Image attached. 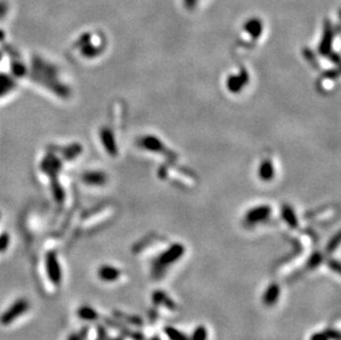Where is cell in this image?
I'll return each mask as SVG.
<instances>
[{
	"label": "cell",
	"instance_id": "8",
	"mask_svg": "<svg viewBox=\"0 0 341 340\" xmlns=\"http://www.w3.org/2000/svg\"><path fill=\"white\" fill-rule=\"evenodd\" d=\"M269 215V210L266 208H259L255 210H252L249 212L246 219L250 223H258L259 221H263L264 219L268 218Z\"/></svg>",
	"mask_w": 341,
	"mask_h": 340
},
{
	"label": "cell",
	"instance_id": "13",
	"mask_svg": "<svg viewBox=\"0 0 341 340\" xmlns=\"http://www.w3.org/2000/svg\"><path fill=\"white\" fill-rule=\"evenodd\" d=\"M9 244V238L7 234L0 235V252H4Z\"/></svg>",
	"mask_w": 341,
	"mask_h": 340
},
{
	"label": "cell",
	"instance_id": "6",
	"mask_svg": "<svg viewBox=\"0 0 341 340\" xmlns=\"http://www.w3.org/2000/svg\"><path fill=\"white\" fill-rule=\"evenodd\" d=\"M152 300L157 305H162L169 309H176V304L174 303V300H171L170 297L161 290H155L154 294H152Z\"/></svg>",
	"mask_w": 341,
	"mask_h": 340
},
{
	"label": "cell",
	"instance_id": "11",
	"mask_svg": "<svg viewBox=\"0 0 341 340\" xmlns=\"http://www.w3.org/2000/svg\"><path fill=\"white\" fill-rule=\"evenodd\" d=\"M191 340H207V329L205 326H198L192 334Z\"/></svg>",
	"mask_w": 341,
	"mask_h": 340
},
{
	"label": "cell",
	"instance_id": "14",
	"mask_svg": "<svg viewBox=\"0 0 341 340\" xmlns=\"http://www.w3.org/2000/svg\"><path fill=\"white\" fill-rule=\"evenodd\" d=\"M330 338L326 333H316L310 337V340H329Z\"/></svg>",
	"mask_w": 341,
	"mask_h": 340
},
{
	"label": "cell",
	"instance_id": "2",
	"mask_svg": "<svg viewBox=\"0 0 341 340\" xmlns=\"http://www.w3.org/2000/svg\"><path fill=\"white\" fill-rule=\"evenodd\" d=\"M46 271L49 279L56 286H60L62 282V269L54 252H49L46 258Z\"/></svg>",
	"mask_w": 341,
	"mask_h": 340
},
{
	"label": "cell",
	"instance_id": "10",
	"mask_svg": "<svg viewBox=\"0 0 341 340\" xmlns=\"http://www.w3.org/2000/svg\"><path fill=\"white\" fill-rule=\"evenodd\" d=\"M164 332L167 335V337L169 338V340H188L184 333H181L180 330H178L174 327L168 326L164 329Z\"/></svg>",
	"mask_w": 341,
	"mask_h": 340
},
{
	"label": "cell",
	"instance_id": "3",
	"mask_svg": "<svg viewBox=\"0 0 341 340\" xmlns=\"http://www.w3.org/2000/svg\"><path fill=\"white\" fill-rule=\"evenodd\" d=\"M185 253V246L179 243L171 245L170 248H168L165 252H162L158 259V265L160 268H165V266H169L172 263H176L182 255Z\"/></svg>",
	"mask_w": 341,
	"mask_h": 340
},
{
	"label": "cell",
	"instance_id": "1",
	"mask_svg": "<svg viewBox=\"0 0 341 340\" xmlns=\"http://www.w3.org/2000/svg\"><path fill=\"white\" fill-rule=\"evenodd\" d=\"M29 307H30V304H29L28 299L20 298L16 300V302H14L11 306L0 316V324L3 325V326L12 324L14 320H17L21 315L26 314Z\"/></svg>",
	"mask_w": 341,
	"mask_h": 340
},
{
	"label": "cell",
	"instance_id": "16",
	"mask_svg": "<svg viewBox=\"0 0 341 340\" xmlns=\"http://www.w3.org/2000/svg\"><path fill=\"white\" fill-rule=\"evenodd\" d=\"M197 1L198 0H185V4H186L187 8L192 9L197 4Z\"/></svg>",
	"mask_w": 341,
	"mask_h": 340
},
{
	"label": "cell",
	"instance_id": "7",
	"mask_svg": "<svg viewBox=\"0 0 341 340\" xmlns=\"http://www.w3.org/2000/svg\"><path fill=\"white\" fill-rule=\"evenodd\" d=\"M77 316L86 322H95L98 319V313L91 306H82L77 309Z\"/></svg>",
	"mask_w": 341,
	"mask_h": 340
},
{
	"label": "cell",
	"instance_id": "17",
	"mask_svg": "<svg viewBox=\"0 0 341 340\" xmlns=\"http://www.w3.org/2000/svg\"><path fill=\"white\" fill-rule=\"evenodd\" d=\"M68 340H83V337L81 335H77V334H72L68 336Z\"/></svg>",
	"mask_w": 341,
	"mask_h": 340
},
{
	"label": "cell",
	"instance_id": "4",
	"mask_svg": "<svg viewBox=\"0 0 341 340\" xmlns=\"http://www.w3.org/2000/svg\"><path fill=\"white\" fill-rule=\"evenodd\" d=\"M280 286L277 283H272L270 284L268 288L265 289V292L263 294V297H262V302L268 307L274 306L275 304H277L278 299L280 297Z\"/></svg>",
	"mask_w": 341,
	"mask_h": 340
},
{
	"label": "cell",
	"instance_id": "15",
	"mask_svg": "<svg viewBox=\"0 0 341 340\" xmlns=\"http://www.w3.org/2000/svg\"><path fill=\"white\" fill-rule=\"evenodd\" d=\"M328 265H329V269L334 270V271H336V272H337V273H339V262H337V261L333 260V262H329Z\"/></svg>",
	"mask_w": 341,
	"mask_h": 340
},
{
	"label": "cell",
	"instance_id": "9",
	"mask_svg": "<svg viewBox=\"0 0 341 340\" xmlns=\"http://www.w3.org/2000/svg\"><path fill=\"white\" fill-rule=\"evenodd\" d=\"M245 30L248 31L251 36H253L254 38H258L263 28H262V23L258 19H251L248 22L245 23Z\"/></svg>",
	"mask_w": 341,
	"mask_h": 340
},
{
	"label": "cell",
	"instance_id": "5",
	"mask_svg": "<svg viewBox=\"0 0 341 340\" xmlns=\"http://www.w3.org/2000/svg\"><path fill=\"white\" fill-rule=\"evenodd\" d=\"M121 275H122L121 270H118L113 265H102L97 271L98 278L106 283L115 282V280H117L121 277Z\"/></svg>",
	"mask_w": 341,
	"mask_h": 340
},
{
	"label": "cell",
	"instance_id": "12",
	"mask_svg": "<svg viewBox=\"0 0 341 340\" xmlns=\"http://www.w3.org/2000/svg\"><path fill=\"white\" fill-rule=\"evenodd\" d=\"M321 261H323V256H321L319 253H315V254L309 259L308 268H309V269H316V268H317V266L320 264Z\"/></svg>",
	"mask_w": 341,
	"mask_h": 340
}]
</instances>
